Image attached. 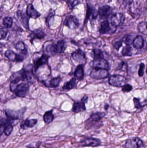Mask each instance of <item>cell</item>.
<instances>
[{"instance_id":"obj_1","label":"cell","mask_w":147,"mask_h":148,"mask_svg":"<svg viewBox=\"0 0 147 148\" xmlns=\"http://www.w3.org/2000/svg\"><path fill=\"white\" fill-rule=\"evenodd\" d=\"M11 121V120L8 118L5 119L1 117L0 121L1 136H2L3 133L6 136H9L10 135L13 131L14 127Z\"/></svg>"},{"instance_id":"obj_2","label":"cell","mask_w":147,"mask_h":148,"mask_svg":"<svg viewBox=\"0 0 147 148\" xmlns=\"http://www.w3.org/2000/svg\"><path fill=\"white\" fill-rule=\"evenodd\" d=\"M105 113L104 112H96L92 114L90 118L86 121L85 128L87 130L92 128L93 126L96 125L95 123L99 122L105 116Z\"/></svg>"},{"instance_id":"obj_3","label":"cell","mask_w":147,"mask_h":148,"mask_svg":"<svg viewBox=\"0 0 147 148\" xmlns=\"http://www.w3.org/2000/svg\"><path fill=\"white\" fill-rule=\"evenodd\" d=\"M26 110V108H23L22 109L18 110L6 109L5 111V115L8 119L11 121L20 120L22 118Z\"/></svg>"},{"instance_id":"obj_4","label":"cell","mask_w":147,"mask_h":148,"mask_svg":"<svg viewBox=\"0 0 147 148\" xmlns=\"http://www.w3.org/2000/svg\"><path fill=\"white\" fill-rule=\"evenodd\" d=\"M109 83L114 87L122 88L126 85V79L125 77L121 75H114L109 77Z\"/></svg>"},{"instance_id":"obj_5","label":"cell","mask_w":147,"mask_h":148,"mask_svg":"<svg viewBox=\"0 0 147 148\" xmlns=\"http://www.w3.org/2000/svg\"><path fill=\"white\" fill-rule=\"evenodd\" d=\"M102 144L101 140L93 137H86L81 140L80 146L82 147H99Z\"/></svg>"},{"instance_id":"obj_6","label":"cell","mask_w":147,"mask_h":148,"mask_svg":"<svg viewBox=\"0 0 147 148\" xmlns=\"http://www.w3.org/2000/svg\"><path fill=\"white\" fill-rule=\"evenodd\" d=\"M125 19L126 18L124 14L122 13H116L110 17V23L112 26L117 27L123 25Z\"/></svg>"},{"instance_id":"obj_7","label":"cell","mask_w":147,"mask_h":148,"mask_svg":"<svg viewBox=\"0 0 147 148\" xmlns=\"http://www.w3.org/2000/svg\"><path fill=\"white\" fill-rule=\"evenodd\" d=\"M143 141L138 137L129 138L126 141L125 144V148H141L144 147Z\"/></svg>"},{"instance_id":"obj_8","label":"cell","mask_w":147,"mask_h":148,"mask_svg":"<svg viewBox=\"0 0 147 148\" xmlns=\"http://www.w3.org/2000/svg\"><path fill=\"white\" fill-rule=\"evenodd\" d=\"M29 89V85L28 83H21L18 84L14 92L18 97H24L28 94Z\"/></svg>"},{"instance_id":"obj_9","label":"cell","mask_w":147,"mask_h":148,"mask_svg":"<svg viewBox=\"0 0 147 148\" xmlns=\"http://www.w3.org/2000/svg\"><path fill=\"white\" fill-rule=\"evenodd\" d=\"M109 75L108 70L98 68H94L90 74L91 77L97 79L107 78L109 77Z\"/></svg>"},{"instance_id":"obj_10","label":"cell","mask_w":147,"mask_h":148,"mask_svg":"<svg viewBox=\"0 0 147 148\" xmlns=\"http://www.w3.org/2000/svg\"><path fill=\"white\" fill-rule=\"evenodd\" d=\"M72 59L80 64L84 65L86 63V58L85 53L81 49H78L72 54Z\"/></svg>"},{"instance_id":"obj_11","label":"cell","mask_w":147,"mask_h":148,"mask_svg":"<svg viewBox=\"0 0 147 148\" xmlns=\"http://www.w3.org/2000/svg\"><path fill=\"white\" fill-rule=\"evenodd\" d=\"M89 65L94 68L102 69L107 70L110 69L108 62L104 59L93 60L91 62Z\"/></svg>"},{"instance_id":"obj_12","label":"cell","mask_w":147,"mask_h":148,"mask_svg":"<svg viewBox=\"0 0 147 148\" xmlns=\"http://www.w3.org/2000/svg\"><path fill=\"white\" fill-rule=\"evenodd\" d=\"M50 56L47 54H43L41 57L33 60L34 69L36 72L41 66L47 64Z\"/></svg>"},{"instance_id":"obj_13","label":"cell","mask_w":147,"mask_h":148,"mask_svg":"<svg viewBox=\"0 0 147 148\" xmlns=\"http://www.w3.org/2000/svg\"><path fill=\"white\" fill-rule=\"evenodd\" d=\"M98 15L102 19H106L112 14L113 10L110 6L108 5H104L100 7L98 10Z\"/></svg>"},{"instance_id":"obj_14","label":"cell","mask_w":147,"mask_h":148,"mask_svg":"<svg viewBox=\"0 0 147 148\" xmlns=\"http://www.w3.org/2000/svg\"><path fill=\"white\" fill-rule=\"evenodd\" d=\"M64 24L70 28L74 29L79 26V22L76 16L70 15L66 17Z\"/></svg>"},{"instance_id":"obj_15","label":"cell","mask_w":147,"mask_h":148,"mask_svg":"<svg viewBox=\"0 0 147 148\" xmlns=\"http://www.w3.org/2000/svg\"><path fill=\"white\" fill-rule=\"evenodd\" d=\"M116 29H112L110 23L107 20H105L101 23L99 32L101 34H111L114 33Z\"/></svg>"},{"instance_id":"obj_16","label":"cell","mask_w":147,"mask_h":148,"mask_svg":"<svg viewBox=\"0 0 147 148\" xmlns=\"http://www.w3.org/2000/svg\"><path fill=\"white\" fill-rule=\"evenodd\" d=\"M98 15V11L94 8L87 4V8L86 10V17L85 20V23L87 22L89 19L90 20H96Z\"/></svg>"},{"instance_id":"obj_17","label":"cell","mask_w":147,"mask_h":148,"mask_svg":"<svg viewBox=\"0 0 147 148\" xmlns=\"http://www.w3.org/2000/svg\"><path fill=\"white\" fill-rule=\"evenodd\" d=\"M26 14L28 17L34 19L38 18L41 16V14L35 9L33 4L31 3L28 4L27 7Z\"/></svg>"},{"instance_id":"obj_18","label":"cell","mask_w":147,"mask_h":148,"mask_svg":"<svg viewBox=\"0 0 147 148\" xmlns=\"http://www.w3.org/2000/svg\"><path fill=\"white\" fill-rule=\"evenodd\" d=\"M17 16L18 18L20 20L22 26L27 29H29L28 26V21L29 17L26 14L22 13L21 11H18L17 12Z\"/></svg>"},{"instance_id":"obj_19","label":"cell","mask_w":147,"mask_h":148,"mask_svg":"<svg viewBox=\"0 0 147 148\" xmlns=\"http://www.w3.org/2000/svg\"><path fill=\"white\" fill-rule=\"evenodd\" d=\"M38 122L37 119H26L22 121L20 123V127L23 130H25L27 128H33L34 127Z\"/></svg>"},{"instance_id":"obj_20","label":"cell","mask_w":147,"mask_h":148,"mask_svg":"<svg viewBox=\"0 0 147 148\" xmlns=\"http://www.w3.org/2000/svg\"><path fill=\"white\" fill-rule=\"evenodd\" d=\"M86 103L83 101L81 100V101H76L74 103L72 110L74 113H77L79 112L84 111L86 110L85 103Z\"/></svg>"},{"instance_id":"obj_21","label":"cell","mask_w":147,"mask_h":148,"mask_svg":"<svg viewBox=\"0 0 147 148\" xmlns=\"http://www.w3.org/2000/svg\"><path fill=\"white\" fill-rule=\"evenodd\" d=\"M133 45L135 48L137 49L143 48L145 45V40L143 36L140 35L136 36L134 39Z\"/></svg>"},{"instance_id":"obj_22","label":"cell","mask_w":147,"mask_h":148,"mask_svg":"<svg viewBox=\"0 0 147 148\" xmlns=\"http://www.w3.org/2000/svg\"><path fill=\"white\" fill-rule=\"evenodd\" d=\"M45 36V34L40 29H37L34 30L30 34L29 37L31 40H33L35 39H42Z\"/></svg>"},{"instance_id":"obj_23","label":"cell","mask_w":147,"mask_h":148,"mask_svg":"<svg viewBox=\"0 0 147 148\" xmlns=\"http://www.w3.org/2000/svg\"><path fill=\"white\" fill-rule=\"evenodd\" d=\"M84 75L83 65H79L77 67L74 73V77L77 80L81 81L83 79Z\"/></svg>"},{"instance_id":"obj_24","label":"cell","mask_w":147,"mask_h":148,"mask_svg":"<svg viewBox=\"0 0 147 148\" xmlns=\"http://www.w3.org/2000/svg\"><path fill=\"white\" fill-rule=\"evenodd\" d=\"M54 115L53 114V110L47 111L43 116L44 122L46 124L51 123L54 120Z\"/></svg>"},{"instance_id":"obj_25","label":"cell","mask_w":147,"mask_h":148,"mask_svg":"<svg viewBox=\"0 0 147 148\" xmlns=\"http://www.w3.org/2000/svg\"><path fill=\"white\" fill-rule=\"evenodd\" d=\"M138 31L145 35H147V21H142L140 22L137 26Z\"/></svg>"},{"instance_id":"obj_26","label":"cell","mask_w":147,"mask_h":148,"mask_svg":"<svg viewBox=\"0 0 147 148\" xmlns=\"http://www.w3.org/2000/svg\"><path fill=\"white\" fill-rule=\"evenodd\" d=\"M76 80L77 79L75 77H73L71 79L69 82H66L62 87L63 89L69 90L73 88L76 85Z\"/></svg>"},{"instance_id":"obj_27","label":"cell","mask_w":147,"mask_h":148,"mask_svg":"<svg viewBox=\"0 0 147 148\" xmlns=\"http://www.w3.org/2000/svg\"><path fill=\"white\" fill-rule=\"evenodd\" d=\"M66 49V42L64 40H60L56 44V49L57 53H63Z\"/></svg>"},{"instance_id":"obj_28","label":"cell","mask_w":147,"mask_h":148,"mask_svg":"<svg viewBox=\"0 0 147 148\" xmlns=\"http://www.w3.org/2000/svg\"><path fill=\"white\" fill-rule=\"evenodd\" d=\"M61 81H62V78L60 77H54L50 80L47 87H49V88H57L59 86L60 84Z\"/></svg>"},{"instance_id":"obj_29","label":"cell","mask_w":147,"mask_h":148,"mask_svg":"<svg viewBox=\"0 0 147 148\" xmlns=\"http://www.w3.org/2000/svg\"><path fill=\"white\" fill-rule=\"evenodd\" d=\"M5 56L9 60L11 61H17L18 54L14 52L11 50H8L5 53Z\"/></svg>"},{"instance_id":"obj_30","label":"cell","mask_w":147,"mask_h":148,"mask_svg":"<svg viewBox=\"0 0 147 148\" xmlns=\"http://www.w3.org/2000/svg\"><path fill=\"white\" fill-rule=\"evenodd\" d=\"M15 48L17 50L20 51V53L27 55V50L25 44L23 42L21 41L18 42L16 45Z\"/></svg>"},{"instance_id":"obj_31","label":"cell","mask_w":147,"mask_h":148,"mask_svg":"<svg viewBox=\"0 0 147 148\" xmlns=\"http://www.w3.org/2000/svg\"><path fill=\"white\" fill-rule=\"evenodd\" d=\"M46 51L48 53V55L54 56L57 53V51L56 49V45L51 44L47 46L45 48Z\"/></svg>"},{"instance_id":"obj_32","label":"cell","mask_w":147,"mask_h":148,"mask_svg":"<svg viewBox=\"0 0 147 148\" xmlns=\"http://www.w3.org/2000/svg\"><path fill=\"white\" fill-rule=\"evenodd\" d=\"M94 60H100L104 59V54L102 50L98 49H94L93 50Z\"/></svg>"},{"instance_id":"obj_33","label":"cell","mask_w":147,"mask_h":148,"mask_svg":"<svg viewBox=\"0 0 147 148\" xmlns=\"http://www.w3.org/2000/svg\"><path fill=\"white\" fill-rule=\"evenodd\" d=\"M3 23L5 27L9 28L12 27L13 23V20L12 18L9 16L4 17L3 20Z\"/></svg>"},{"instance_id":"obj_34","label":"cell","mask_w":147,"mask_h":148,"mask_svg":"<svg viewBox=\"0 0 147 148\" xmlns=\"http://www.w3.org/2000/svg\"><path fill=\"white\" fill-rule=\"evenodd\" d=\"M122 54L124 56H131L132 55V49L129 45L124 47L122 51Z\"/></svg>"},{"instance_id":"obj_35","label":"cell","mask_w":147,"mask_h":148,"mask_svg":"<svg viewBox=\"0 0 147 148\" xmlns=\"http://www.w3.org/2000/svg\"><path fill=\"white\" fill-rule=\"evenodd\" d=\"M54 15H55V13L53 10H52L49 13L47 17L46 18V23L49 27H50L51 25V22L53 20Z\"/></svg>"},{"instance_id":"obj_36","label":"cell","mask_w":147,"mask_h":148,"mask_svg":"<svg viewBox=\"0 0 147 148\" xmlns=\"http://www.w3.org/2000/svg\"><path fill=\"white\" fill-rule=\"evenodd\" d=\"M134 39L133 40V37L132 36L128 35L126 36L123 37V41L124 42L126 45L130 46V45L133 44Z\"/></svg>"},{"instance_id":"obj_37","label":"cell","mask_w":147,"mask_h":148,"mask_svg":"<svg viewBox=\"0 0 147 148\" xmlns=\"http://www.w3.org/2000/svg\"><path fill=\"white\" fill-rule=\"evenodd\" d=\"M68 7L70 10H72L74 7L79 3L78 0H67Z\"/></svg>"},{"instance_id":"obj_38","label":"cell","mask_w":147,"mask_h":148,"mask_svg":"<svg viewBox=\"0 0 147 148\" xmlns=\"http://www.w3.org/2000/svg\"><path fill=\"white\" fill-rule=\"evenodd\" d=\"M134 104L135 107L136 109H140L143 107L142 103L140 102V99L138 98L135 97L133 99Z\"/></svg>"},{"instance_id":"obj_39","label":"cell","mask_w":147,"mask_h":148,"mask_svg":"<svg viewBox=\"0 0 147 148\" xmlns=\"http://www.w3.org/2000/svg\"><path fill=\"white\" fill-rule=\"evenodd\" d=\"M8 30H7V28L3 27L1 28V40H3L5 39L7 34Z\"/></svg>"},{"instance_id":"obj_40","label":"cell","mask_w":147,"mask_h":148,"mask_svg":"<svg viewBox=\"0 0 147 148\" xmlns=\"http://www.w3.org/2000/svg\"><path fill=\"white\" fill-rule=\"evenodd\" d=\"M145 65L144 63H141L140 65V68L138 71V74L140 77H142L144 75V69H145Z\"/></svg>"},{"instance_id":"obj_41","label":"cell","mask_w":147,"mask_h":148,"mask_svg":"<svg viewBox=\"0 0 147 148\" xmlns=\"http://www.w3.org/2000/svg\"><path fill=\"white\" fill-rule=\"evenodd\" d=\"M133 87L130 84H126L122 87V90L125 92H129L133 90Z\"/></svg>"},{"instance_id":"obj_42","label":"cell","mask_w":147,"mask_h":148,"mask_svg":"<svg viewBox=\"0 0 147 148\" xmlns=\"http://www.w3.org/2000/svg\"><path fill=\"white\" fill-rule=\"evenodd\" d=\"M123 44V42L121 41H118L116 42L114 44V47L117 50H119L120 48L122 47Z\"/></svg>"},{"instance_id":"obj_43","label":"cell","mask_w":147,"mask_h":148,"mask_svg":"<svg viewBox=\"0 0 147 148\" xmlns=\"http://www.w3.org/2000/svg\"><path fill=\"white\" fill-rule=\"evenodd\" d=\"M49 1L52 3H57L58 2L61 1L63 0H49Z\"/></svg>"},{"instance_id":"obj_44","label":"cell","mask_w":147,"mask_h":148,"mask_svg":"<svg viewBox=\"0 0 147 148\" xmlns=\"http://www.w3.org/2000/svg\"><path fill=\"white\" fill-rule=\"evenodd\" d=\"M27 148H40L39 147H31V146H28L27 147Z\"/></svg>"},{"instance_id":"obj_45","label":"cell","mask_w":147,"mask_h":148,"mask_svg":"<svg viewBox=\"0 0 147 148\" xmlns=\"http://www.w3.org/2000/svg\"><path fill=\"white\" fill-rule=\"evenodd\" d=\"M108 105H105V107H104V108H105V110H107V109H108Z\"/></svg>"},{"instance_id":"obj_46","label":"cell","mask_w":147,"mask_h":148,"mask_svg":"<svg viewBox=\"0 0 147 148\" xmlns=\"http://www.w3.org/2000/svg\"><path fill=\"white\" fill-rule=\"evenodd\" d=\"M146 73H147V66L146 70Z\"/></svg>"}]
</instances>
